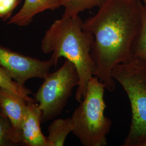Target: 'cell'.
Wrapping results in <instances>:
<instances>
[{"label":"cell","instance_id":"obj_1","mask_svg":"<svg viewBox=\"0 0 146 146\" xmlns=\"http://www.w3.org/2000/svg\"><path fill=\"white\" fill-rule=\"evenodd\" d=\"M140 0H106L98 13L84 22L93 36L92 55L95 76L113 92L116 87L113 69L128 60L141 24Z\"/></svg>","mask_w":146,"mask_h":146},{"label":"cell","instance_id":"obj_2","mask_svg":"<svg viewBox=\"0 0 146 146\" xmlns=\"http://www.w3.org/2000/svg\"><path fill=\"white\" fill-rule=\"evenodd\" d=\"M93 36L84 27L79 16H62L46 31L41 48L45 54L52 53L50 59L56 67L61 58L73 63L77 70L79 83L75 99L80 103L86 94L89 80L95 75L96 67L92 55Z\"/></svg>","mask_w":146,"mask_h":146},{"label":"cell","instance_id":"obj_3","mask_svg":"<svg viewBox=\"0 0 146 146\" xmlns=\"http://www.w3.org/2000/svg\"><path fill=\"white\" fill-rule=\"evenodd\" d=\"M104 84L96 76L89 80L86 94L71 117L72 133L84 146H106L112 125L104 115Z\"/></svg>","mask_w":146,"mask_h":146},{"label":"cell","instance_id":"obj_4","mask_svg":"<svg viewBox=\"0 0 146 146\" xmlns=\"http://www.w3.org/2000/svg\"><path fill=\"white\" fill-rule=\"evenodd\" d=\"M122 86L131 103L130 129L123 146H136L146 136V64L131 57L111 72Z\"/></svg>","mask_w":146,"mask_h":146},{"label":"cell","instance_id":"obj_5","mask_svg":"<svg viewBox=\"0 0 146 146\" xmlns=\"http://www.w3.org/2000/svg\"><path fill=\"white\" fill-rule=\"evenodd\" d=\"M79 81L75 66L67 60L61 68L47 74L35 94V101L42 113L41 123L55 119L61 114Z\"/></svg>","mask_w":146,"mask_h":146},{"label":"cell","instance_id":"obj_6","mask_svg":"<svg viewBox=\"0 0 146 146\" xmlns=\"http://www.w3.org/2000/svg\"><path fill=\"white\" fill-rule=\"evenodd\" d=\"M0 66L13 80L25 86L30 79L44 78L54 63L50 58L40 60L0 45Z\"/></svg>","mask_w":146,"mask_h":146},{"label":"cell","instance_id":"obj_7","mask_svg":"<svg viewBox=\"0 0 146 146\" xmlns=\"http://www.w3.org/2000/svg\"><path fill=\"white\" fill-rule=\"evenodd\" d=\"M28 102L10 91L0 88V107L11 122L16 145L20 144L21 129Z\"/></svg>","mask_w":146,"mask_h":146},{"label":"cell","instance_id":"obj_8","mask_svg":"<svg viewBox=\"0 0 146 146\" xmlns=\"http://www.w3.org/2000/svg\"><path fill=\"white\" fill-rule=\"evenodd\" d=\"M41 111L35 100L28 102L22 127L20 144L27 146H47L46 136L41 131Z\"/></svg>","mask_w":146,"mask_h":146},{"label":"cell","instance_id":"obj_9","mask_svg":"<svg viewBox=\"0 0 146 146\" xmlns=\"http://www.w3.org/2000/svg\"><path fill=\"white\" fill-rule=\"evenodd\" d=\"M62 4L63 0H25L21 9L11 17L7 25L28 26L37 14L48 10L57 9Z\"/></svg>","mask_w":146,"mask_h":146},{"label":"cell","instance_id":"obj_10","mask_svg":"<svg viewBox=\"0 0 146 146\" xmlns=\"http://www.w3.org/2000/svg\"><path fill=\"white\" fill-rule=\"evenodd\" d=\"M73 125L71 117L55 119L48 128L46 136L47 146H62L66 137L72 132Z\"/></svg>","mask_w":146,"mask_h":146},{"label":"cell","instance_id":"obj_11","mask_svg":"<svg viewBox=\"0 0 146 146\" xmlns=\"http://www.w3.org/2000/svg\"><path fill=\"white\" fill-rule=\"evenodd\" d=\"M106 0H63L62 7L64 8L62 16L75 17L86 10L94 7H100Z\"/></svg>","mask_w":146,"mask_h":146},{"label":"cell","instance_id":"obj_12","mask_svg":"<svg viewBox=\"0 0 146 146\" xmlns=\"http://www.w3.org/2000/svg\"><path fill=\"white\" fill-rule=\"evenodd\" d=\"M131 57L146 64V11L143 5L141 7V27L132 47Z\"/></svg>","mask_w":146,"mask_h":146},{"label":"cell","instance_id":"obj_13","mask_svg":"<svg viewBox=\"0 0 146 146\" xmlns=\"http://www.w3.org/2000/svg\"><path fill=\"white\" fill-rule=\"evenodd\" d=\"M0 88L5 89L16 94L27 102L33 101L29 95L31 92L25 86L18 84L9 76L5 70L0 66Z\"/></svg>","mask_w":146,"mask_h":146},{"label":"cell","instance_id":"obj_14","mask_svg":"<svg viewBox=\"0 0 146 146\" xmlns=\"http://www.w3.org/2000/svg\"><path fill=\"white\" fill-rule=\"evenodd\" d=\"M14 145L16 144L11 122L0 107V146Z\"/></svg>","mask_w":146,"mask_h":146},{"label":"cell","instance_id":"obj_15","mask_svg":"<svg viewBox=\"0 0 146 146\" xmlns=\"http://www.w3.org/2000/svg\"><path fill=\"white\" fill-rule=\"evenodd\" d=\"M22 0H0V19L6 22L11 19L13 12Z\"/></svg>","mask_w":146,"mask_h":146},{"label":"cell","instance_id":"obj_16","mask_svg":"<svg viewBox=\"0 0 146 146\" xmlns=\"http://www.w3.org/2000/svg\"><path fill=\"white\" fill-rule=\"evenodd\" d=\"M136 146H146V136L140 141Z\"/></svg>","mask_w":146,"mask_h":146},{"label":"cell","instance_id":"obj_17","mask_svg":"<svg viewBox=\"0 0 146 146\" xmlns=\"http://www.w3.org/2000/svg\"><path fill=\"white\" fill-rule=\"evenodd\" d=\"M142 1H141L142 3V5H143L145 10L146 11V0H141Z\"/></svg>","mask_w":146,"mask_h":146}]
</instances>
